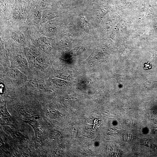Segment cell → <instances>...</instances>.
Masks as SVG:
<instances>
[{
  "label": "cell",
  "instance_id": "cell-4",
  "mask_svg": "<svg viewBox=\"0 0 157 157\" xmlns=\"http://www.w3.org/2000/svg\"><path fill=\"white\" fill-rule=\"evenodd\" d=\"M14 33V37H13V38L15 41L20 44L24 42L25 38L22 33L20 32H17Z\"/></svg>",
  "mask_w": 157,
  "mask_h": 157
},
{
  "label": "cell",
  "instance_id": "cell-2",
  "mask_svg": "<svg viewBox=\"0 0 157 157\" xmlns=\"http://www.w3.org/2000/svg\"><path fill=\"white\" fill-rule=\"evenodd\" d=\"M32 63L37 68L40 69H45L46 65V61L42 56L38 55H33L32 56Z\"/></svg>",
  "mask_w": 157,
  "mask_h": 157
},
{
  "label": "cell",
  "instance_id": "cell-8",
  "mask_svg": "<svg viewBox=\"0 0 157 157\" xmlns=\"http://www.w3.org/2000/svg\"><path fill=\"white\" fill-rule=\"evenodd\" d=\"M152 68L151 66L150 63H146L144 65V68L146 69H148Z\"/></svg>",
  "mask_w": 157,
  "mask_h": 157
},
{
  "label": "cell",
  "instance_id": "cell-3",
  "mask_svg": "<svg viewBox=\"0 0 157 157\" xmlns=\"http://www.w3.org/2000/svg\"><path fill=\"white\" fill-rule=\"evenodd\" d=\"M1 115L3 119L6 122L12 123V118L9 113L7 111L6 104L4 106L1 107Z\"/></svg>",
  "mask_w": 157,
  "mask_h": 157
},
{
  "label": "cell",
  "instance_id": "cell-1",
  "mask_svg": "<svg viewBox=\"0 0 157 157\" xmlns=\"http://www.w3.org/2000/svg\"><path fill=\"white\" fill-rule=\"evenodd\" d=\"M33 127L34 129L37 142L40 145L44 138V133L43 129L36 122L32 120L27 122Z\"/></svg>",
  "mask_w": 157,
  "mask_h": 157
},
{
  "label": "cell",
  "instance_id": "cell-6",
  "mask_svg": "<svg viewBox=\"0 0 157 157\" xmlns=\"http://www.w3.org/2000/svg\"><path fill=\"white\" fill-rule=\"evenodd\" d=\"M17 60L20 65L24 67H27L28 65V63L26 59L24 56L21 55L18 56Z\"/></svg>",
  "mask_w": 157,
  "mask_h": 157
},
{
  "label": "cell",
  "instance_id": "cell-7",
  "mask_svg": "<svg viewBox=\"0 0 157 157\" xmlns=\"http://www.w3.org/2000/svg\"><path fill=\"white\" fill-rule=\"evenodd\" d=\"M39 47L45 53H48L50 50V47L48 43L46 42H42L40 43Z\"/></svg>",
  "mask_w": 157,
  "mask_h": 157
},
{
  "label": "cell",
  "instance_id": "cell-5",
  "mask_svg": "<svg viewBox=\"0 0 157 157\" xmlns=\"http://www.w3.org/2000/svg\"><path fill=\"white\" fill-rule=\"evenodd\" d=\"M30 88L33 89L39 90L43 88V84L37 81H32L30 82L29 85Z\"/></svg>",
  "mask_w": 157,
  "mask_h": 157
}]
</instances>
